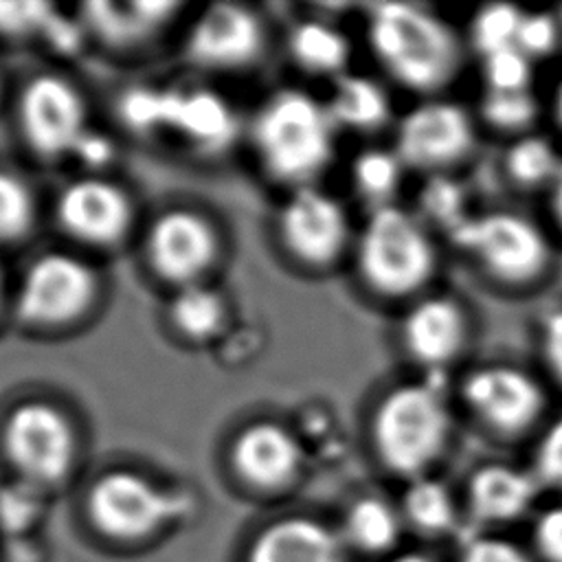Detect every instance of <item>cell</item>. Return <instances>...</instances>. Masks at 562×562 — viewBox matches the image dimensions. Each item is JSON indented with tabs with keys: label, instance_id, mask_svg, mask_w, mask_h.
Masks as SVG:
<instances>
[{
	"label": "cell",
	"instance_id": "cell-1",
	"mask_svg": "<svg viewBox=\"0 0 562 562\" xmlns=\"http://www.w3.org/2000/svg\"><path fill=\"white\" fill-rule=\"evenodd\" d=\"M367 40L386 75L424 97H435L461 72L465 44L441 15L424 4H375L367 18Z\"/></svg>",
	"mask_w": 562,
	"mask_h": 562
},
{
	"label": "cell",
	"instance_id": "cell-2",
	"mask_svg": "<svg viewBox=\"0 0 562 562\" xmlns=\"http://www.w3.org/2000/svg\"><path fill=\"white\" fill-rule=\"evenodd\" d=\"M452 411L441 373L389 389L371 415V441L380 461L404 476H422L446 450Z\"/></svg>",
	"mask_w": 562,
	"mask_h": 562
},
{
	"label": "cell",
	"instance_id": "cell-3",
	"mask_svg": "<svg viewBox=\"0 0 562 562\" xmlns=\"http://www.w3.org/2000/svg\"><path fill=\"white\" fill-rule=\"evenodd\" d=\"M356 266L378 296L413 301L426 294L439 266L432 231L397 204L373 209L356 239Z\"/></svg>",
	"mask_w": 562,
	"mask_h": 562
},
{
	"label": "cell",
	"instance_id": "cell-4",
	"mask_svg": "<svg viewBox=\"0 0 562 562\" xmlns=\"http://www.w3.org/2000/svg\"><path fill=\"white\" fill-rule=\"evenodd\" d=\"M336 127L327 103L301 90H281L255 119V145L274 178L303 187L331 160Z\"/></svg>",
	"mask_w": 562,
	"mask_h": 562
},
{
	"label": "cell",
	"instance_id": "cell-5",
	"mask_svg": "<svg viewBox=\"0 0 562 562\" xmlns=\"http://www.w3.org/2000/svg\"><path fill=\"white\" fill-rule=\"evenodd\" d=\"M450 241L492 281L512 288L540 281L553 261L547 233L518 211L472 213L450 235Z\"/></svg>",
	"mask_w": 562,
	"mask_h": 562
},
{
	"label": "cell",
	"instance_id": "cell-6",
	"mask_svg": "<svg viewBox=\"0 0 562 562\" xmlns=\"http://www.w3.org/2000/svg\"><path fill=\"white\" fill-rule=\"evenodd\" d=\"M474 143L476 123L461 103L426 97L397 121L393 149L406 169L435 176L465 160Z\"/></svg>",
	"mask_w": 562,
	"mask_h": 562
},
{
	"label": "cell",
	"instance_id": "cell-7",
	"mask_svg": "<svg viewBox=\"0 0 562 562\" xmlns=\"http://www.w3.org/2000/svg\"><path fill=\"white\" fill-rule=\"evenodd\" d=\"M463 408L496 435H520L547 411L542 382L522 367L490 362L468 371L459 384Z\"/></svg>",
	"mask_w": 562,
	"mask_h": 562
},
{
	"label": "cell",
	"instance_id": "cell-8",
	"mask_svg": "<svg viewBox=\"0 0 562 562\" xmlns=\"http://www.w3.org/2000/svg\"><path fill=\"white\" fill-rule=\"evenodd\" d=\"M11 463L33 483H53L72 465L75 435L61 411L46 402H24L2 428Z\"/></svg>",
	"mask_w": 562,
	"mask_h": 562
},
{
	"label": "cell",
	"instance_id": "cell-9",
	"mask_svg": "<svg viewBox=\"0 0 562 562\" xmlns=\"http://www.w3.org/2000/svg\"><path fill=\"white\" fill-rule=\"evenodd\" d=\"M94 270L66 252L37 257L18 292L20 318L35 325H61L79 318L94 301Z\"/></svg>",
	"mask_w": 562,
	"mask_h": 562
},
{
	"label": "cell",
	"instance_id": "cell-10",
	"mask_svg": "<svg viewBox=\"0 0 562 562\" xmlns=\"http://www.w3.org/2000/svg\"><path fill=\"white\" fill-rule=\"evenodd\" d=\"M26 143L44 158L75 154L86 138V105L79 92L59 77L33 79L18 105Z\"/></svg>",
	"mask_w": 562,
	"mask_h": 562
},
{
	"label": "cell",
	"instance_id": "cell-11",
	"mask_svg": "<svg viewBox=\"0 0 562 562\" xmlns=\"http://www.w3.org/2000/svg\"><path fill=\"white\" fill-rule=\"evenodd\" d=\"M470 331V314L452 294L426 292L408 303L400 321L402 349L426 373L446 371L465 351Z\"/></svg>",
	"mask_w": 562,
	"mask_h": 562
},
{
	"label": "cell",
	"instance_id": "cell-12",
	"mask_svg": "<svg viewBox=\"0 0 562 562\" xmlns=\"http://www.w3.org/2000/svg\"><path fill=\"white\" fill-rule=\"evenodd\" d=\"M279 231L288 250L310 266L336 261L351 237L349 217L340 202L310 184L299 187L285 200Z\"/></svg>",
	"mask_w": 562,
	"mask_h": 562
},
{
	"label": "cell",
	"instance_id": "cell-13",
	"mask_svg": "<svg viewBox=\"0 0 562 562\" xmlns=\"http://www.w3.org/2000/svg\"><path fill=\"white\" fill-rule=\"evenodd\" d=\"M88 509L105 533L138 538L171 518L178 503L140 474L110 472L92 485Z\"/></svg>",
	"mask_w": 562,
	"mask_h": 562
},
{
	"label": "cell",
	"instance_id": "cell-14",
	"mask_svg": "<svg viewBox=\"0 0 562 562\" xmlns=\"http://www.w3.org/2000/svg\"><path fill=\"white\" fill-rule=\"evenodd\" d=\"M217 239L209 222L191 211L162 213L147 233V257L151 268L167 281L189 285L213 263Z\"/></svg>",
	"mask_w": 562,
	"mask_h": 562
},
{
	"label": "cell",
	"instance_id": "cell-15",
	"mask_svg": "<svg viewBox=\"0 0 562 562\" xmlns=\"http://www.w3.org/2000/svg\"><path fill=\"white\" fill-rule=\"evenodd\" d=\"M263 46L259 18L241 4H213L193 24L187 53L206 68H241L257 59Z\"/></svg>",
	"mask_w": 562,
	"mask_h": 562
},
{
	"label": "cell",
	"instance_id": "cell-16",
	"mask_svg": "<svg viewBox=\"0 0 562 562\" xmlns=\"http://www.w3.org/2000/svg\"><path fill=\"white\" fill-rule=\"evenodd\" d=\"M57 220L75 239L92 246H110L127 233L132 202L116 184L83 178L68 184L57 198Z\"/></svg>",
	"mask_w": 562,
	"mask_h": 562
},
{
	"label": "cell",
	"instance_id": "cell-17",
	"mask_svg": "<svg viewBox=\"0 0 562 562\" xmlns=\"http://www.w3.org/2000/svg\"><path fill=\"white\" fill-rule=\"evenodd\" d=\"M160 130H171L200 151H220L235 138L231 105L211 90H165Z\"/></svg>",
	"mask_w": 562,
	"mask_h": 562
},
{
	"label": "cell",
	"instance_id": "cell-18",
	"mask_svg": "<svg viewBox=\"0 0 562 562\" xmlns=\"http://www.w3.org/2000/svg\"><path fill=\"white\" fill-rule=\"evenodd\" d=\"M233 463L246 481L259 487H277L299 470L301 446L288 428L274 422H257L237 435Z\"/></svg>",
	"mask_w": 562,
	"mask_h": 562
},
{
	"label": "cell",
	"instance_id": "cell-19",
	"mask_svg": "<svg viewBox=\"0 0 562 562\" xmlns=\"http://www.w3.org/2000/svg\"><path fill=\"white\" fill-rule=\"evenodd\" d=\"M540 481L533 472L490 463L472 472L468 501L472 512L483 520H509L520 516L536 498Z\"/></svg>",
	"mask_w": 562,
	"mask_h": 562
},
{
	"label": "cell",
	"instance_id": "cell-20",
	"mask_svg": "<svg viewBox=\"0 0 562 562\" xmlns=\"http://www.w3.org/2000/svg\"><path fill=\"white\" fill-rule=\"evenodd\" d=\"M248 562H342V549L323 525L290 518L268 527L257 538Z\"/></svg>",
	"mask_w": 562,
	"mask_h": 562
},
{
	"label": "cell",
	"instance_id": "cell-21",
	"mask_svg": "<svg viewBox=\"0 0 562 562\" xmlns=\"http://www.w3.org/2000/svg\"><path fill=\"white\" fill-rule=\"evenodd\" d=\"M176 11L171 2H92L86 20L112 44H134L160 29Z\"/></svg>",
	"mask_w": 562,
	"mask_h": 562
},
{
	"label": "cell",
	"instance_id": "cell-22",
	"mask_svg": "<svg viewBox=\"0 0 562 562\" xmlns=\"http://www.w3.org/2000/svg\"><path fill=\"white\" fill-rule=\"evenodd\" d=\"M327 108L338 127L358 132L380 130L391 116V99L384 86L362 75H340Z\"/></svg>",
	"mask_w": 562,
	"mask_h": 562
},
{
	"label": "cell",
	"instance_id": "cell-23",
	"mask_svg": "<svg viewBox=\"0 0 562 562\" xmlns=\"http://www.w3.org/2000/svg\"><path fill=\"white\" fill-rule=\"evenodd\" d=\"M560 167L562 154L555 143L536 132L516 136L503 154L505 178L518 189H549Z\"/></svg>",
	"mask_w": 562,
	"mask_h": 562
},
{
	"label": "cell",
	"instance_id": "cell-24",
	"mask_svg": "<svg viewBox=\"0 0 562 562\" xmlns=\"http://www.w3.org/2000/svg\"><path fill=\"white\" fill-rule=\"evenodd\" d=\"M290 50L305 70L336 77L345 75L351 55L345 33L321 20L296 24L290 33Z\"/></svg>",
	"mask_w": 562,
	"mask_h": 562
},
{
	"label": "cell",
	"instance_id": "cell-25",
	"mask_svg": "<svg viewBox=\"0 0 562 562\" xmlns=\"http://www.w3.org/2000/svg\"><path fill=\"white\" fill-rule=\"evenodd\" d=\"M406 171V165L393 147H369L351 162V184L373 211L395 204L393 198L400 191Z\"/></svg>",
	"mask_w": 562,
	"mask_h": 562
},
{
	"label": "cell",
	"instance_id": "cell-26",
	"mask_svg": "<svg viewBox=\"0 0 562 562\" xmlns=\"http://www.w3.org/2000/svg\"><path fill=\"white\" fill-rule=\"evenodd\" d=\"M169 316L182 336L204 340L220 329L224 321V301L215 290L202 285L200 281L189 283L182 285L173 296Z\"/></svg>",
	"mask_w": 562,
	"mask_h": 562
},
{
	"label": "cell",
	"instance_id": "cell-27",
	"mask_svg": "<svg viewBox=\"0 0 562 562\" xmlns=\"http://www.w3.org/2000/svg\"><path fill=\"white\" fill-rule=\"evenodd\" d=\"M522 9L505 2L483 4L474 11L468 24V44L479 55H492L496 50L516 46Z\"/></svg>",
	"mask_w": 562,
	"mask_h": 562
},
{
	"label": "cell",
	"instance_id": "cell-28",
	"mask_svg": "<svg viewBox=\"0 0 562 562\" xmlns=\"http://www.w3.org/2000/svg\"><path fill=\"white\" fill-rule=\"evenodd\" d=\"M426 226H439L448 237L472 215L465 202V193L457 180L448 173L428 176L419 198V213Z\"/></svg>",
	"mask_w": 562,
	"mask_h": 562
},
{
	"label": "cell",
	"instance_id": "cell-29",
	"mask_svg": "<svg viewBox=\"0 0 562 562\" xmlns=\"http://www.w3.org/2000/svg\"><path fill=\"white\" fill-rule=\"evenodd\" d=\"M345 527L358 547L384 549L397 538L400 520L389 503L375 496H364L349 507Z\"/></svg>",
	"mask_w": 562,
	"mask_h": 562
},
{
	"label": "cell",
	"instance_id": "cell-30",
	"mask_svg": "<svg viewBox=\"0 0 562 562\" xmlns=\"http://www.w3.org/2000/svg\"><path fill=\"white\" fill-rule=\"evenodd\" d=\"M404 512L417 527L441 531L454 520V501L441 481L422 474L404 492Z\"/></svg>",
	"mask_w": 562,
	"mask_h": 562
},
{
	"label": "cell",
	"instance_id": "cell-31",
	"mask_svg": "<svg viewBox=\"0 0 562 562\" xmlns=\"http://www.w3.org/2000/svg\"><path fill=\"white\" fill-rule=\"evenodd\" d=\"M540 103L531 90L522 92H483L479 116L485 125L503 134H527L538 119Z\"/></svg>",
	"mask_w": 562,
	"mask_h": 562
},
{
	"label": "cell",
	"instance_id": "cell-32",
	"mask_svg": "<svg viewBox=\"0 0 562 562\" xmlns=\"http://www.w3.org/2000/svg\"><path fill=\"white\" fill-rule=\"evenodd\" d=\"M536 61L518 46L496 50L481 57V77L485 92H522L531 90Z\"/></svg>",
	"mask_w": 562,
	"mask_h": 562
},
{
	"label": "cell",
	"instance_id": "cell-33",
	"mask_svg": "<svg viewBox=\"0 0 562 562\" xmlns=\"http://www.w3.org/2000/svg\"><path fill=\"white\" fill-rule=\"evenodd\" d=\"M35 220L31 189L13 173L0 171V244L22 239Z\"/></svg>",
	"mask_w": 562,
	"mask_h": 562
},
{
	"label": "cell",
	"instance_id": "cell-34",
	"mask_svg": "<svg viewBox=\"0 0 562 562\" xmlns=\"http://www.w3.org/2000/svg\"><path fill=\"white\" fill-rule=\"evenodd\" d=\"M516 46L533 61L551 57L562 50V26L553 11H525Z\"/></svg>",
	"mask_w": 562,
	"mask_h": 562
},
{
	"label": "cell",
	"instance_id": "cell-35",
	"mask_svg": "<svg viewBox=\"0 0 562 562\" xmlns=\"http://www.w3.org/2000/svg\"><path fill=\"white\" fill-rule=\"evenodd\" d=\"M55 11L44 2H0V33L24 37L50 26Z\"/></svg>",
	"mask_w": 562,
	"mask_h": 562
},
{
	"label": "cell",
	"instance_id": "cell-36",
	"mask_svg": "<svg viewBox=\"0 0 562 562\" xmlns=\"http://www.w3.org/2000/svg\"><path fill=\"white\" fill-rule=\"evenodd\" d=\"M533 476L540 483L562 485V415L553 417L538 437L533 450Z\"/></svg>",
	"mask_w": 562,
	"mask_h": 562
},
{
	"label": "cell",
	"instance_id": "cell-37",
	"mask_svg": "<svg viewBox=\"0 0 562 562\" xmlns=\"http://www.w3.org/2000/svg\"><path fill=\"white\" fill-rule=\"evenodd\" d=\"M538 342L547 373L562 386V307L544 314Z\"/></svg>",
	"mask_w": 562,
	"mask_h": 562
},
{
	"label": "cell",
	"instance_id": "cell-38",
	"mask_svg": "<svg viewBox=\"0 0 562 562\" xmlns=\"http://www.w3.org/2000/svg\"><path fill=\"white\" fill-rule=\"evenodd\" d=\"M461 562H527L525 553L501 538H474L463 549Z\"/></svg>",
	"mask_w": 562,
	"mask_h": 562
},
{
	"label": "cell",
	"instance_id": "cell-39",
	"mask_svg": "<svg viewBox=\"0 0 562 562\" xmlns=\"http://www.w3.org/2000/svg\"><path fill=\"white\" fill-rule=\"evenodd\" d=\"M536 542L549 562H562V505L547 509L538 518Z\"/></svg>",
	"mask_w": 562,
	"mask_h": 562
},
{
	"label": "cell",
	"instance_id": "cell-40",
	"mask_svg": "<svg viewBox=\"0 0 562 562\" xmlns=\"http://www.w3.org/2000/svg\"><path fill=\"white\" fill-rule=\"evenodd\" d=\"M26 494L18 490H7L0 501V516L9 525H22L26 518H31L37 509L35 501H24Z\"/></svg>",
	"mask_w": 562,
	"mask_h": 562
},
{
	"label": "cell",
	"instance_id": "cell-41",
	"mask_svg": "<svg viewBox=\"0 0 562 562\" xmlns=\"http://www.w3.org/2000/svg\"><path fill=\"white\" fill-rule=\"evenodd\" d=\"M75 156H81L86 162H105L108 160V143L101 136L94 134H86V138L81 140V145L77 147Z\"/></svg>",
	"mask_w": 562,
	"mask_h": 562
},
{
	"label": "cell",
	"instance_id": "cell-42",
	"mask_svg": "<svg viewBox=\"0 0 562 562\" xmlns=\"http://www.w3.org/2000/svg\"><path fill=\"white\" fill-rule=\"evenodd\" d=\"M549 206H551V217H553L558 231L562 233V167L549 187Z\"/></svg>",
	"mask_w": 562,
	"mask_h": 562
},
{
	"label": "cell",
	"instance_id": "cell-43",
	"mask_svg": "<svg viewBox=\"0 0 562 562\" xmlns=\"http://www.w3.org/2000/svg\"><path fill=\"white\" fill-rule=\"evenodd\" d=\"M553 116H555L558 125L562 127V79H560V83L555 86V92H553Z\"/></svg>",
	"mask_w": 562,
	"mask_h": 562
},
{
	"label": "cell",
	"instance_id": "cell-44",
	"mask_svg": "<svg viewBox=\"0 0 562 562\" xmlns=\"http://www.w3.org/2000/svg\"><path fill=\"white\" fill-rule=\"evenodd\" d=\"M391 562H430V560L424 558V555H417V553H404V555H400V558H395Z\"/></svg>",
	"mask_w": 562,
	"mask_h": 562
},
{
	"label": "cell",
	"instance_id": "cell-45",
	"mask_svg": "<svg viewBox=\"0 0 562 562\" xmlns=\"http://www.w3.org/2000/svg\"><path fill=\"white\" fill-rule=\"evenodd\" d=\"M0 303H2V272H0Z\"/></svg>",
	"mask_w": 562,
	"mask_h": 562
},
{
	"label": "cell",
	"instance_id": "cell-46",
	"mask_svg": "<svg viewBox=\"0 0 562 562\" xmlns=\"http://www.w3.org/2000/svg\"><path fill=\"white\" fill-rule=\"evenodd\" d=\"M558 13V18H560V26H562V9L560 11H555Z\"/></svg>",
	"mask_w": 562,
	"mask_h": 562
}]
</instances>
